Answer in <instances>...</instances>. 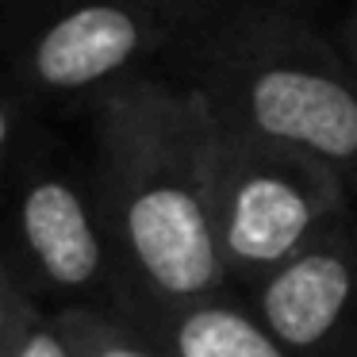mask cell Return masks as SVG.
Instances as JSON below:
<instances>
[{"mask_svg":"<svg viewBox=\"0 0 357 357\" xmlns=\"http://www.w3.org/2000/svg\"><path fill=\"white\" fill-rule=\"evenodd\" d=\"M8 246L4 261L50 311L127 307V273L112 242L93 165L39 135L4 169Z\"/></svg>","mask_w":357,"mask_h":357,"instance_id":"5","label":"cell"},{"mask_svg":"<svg viewBox=\"0 0 357 357\" xmlns=\"http://www.w3.org/2000/svg\"><path fill=\"white\" fill-rule=\"evenodd\" d=\"M119 319L146 334L162 357H296L234 288L200 300L139 307Z\"/></svg>","mask_w":357,"mask_h":357,"instance_id":"7","label":"cell"},{"mask_svg":"<svg viewBox=\"0 0 357 357\" xmlns=\"http://www.w3.org/2000/svg\"><path fill=\"white\" fill-rule=\"evenodd\" d=\"M165 4H173V8H181L185 16H192L196 24H204V20H211L219 8H223L227 0H165Z\"/></svg>","mask_w":357,"mask_h":357,"instance_id":"10","label":"cell"},{"mask_svg":"<svg viewBox=\"0 0 357 357\" xmlns=\"http://www.w3.org/2000/svg\"><path fill=\"white\" fill-rule=\"evenodd\" d=\"M280 4H296V8H303V4H307V0H280Z\"/></svg>","mask_w":357,"mask_h":357,"instance_id":"12","label":"cell"},{"mask_svg":"<svg viewBox=\"0 0 357 357\" xmlns=\"http://www.w3.org/2000/svg\"><path fill=\"white\" fill-rule=\"evenodd\" d=\"M196 20L165 0H8L4 85L39 112L85 104L127 81L196 31Z\"/></svg>","mask_w":357,"mask_h":357,"instance_id":"4","label":"cell"},{"mask_svg":"<svg viewBox=\"0 0 357 357\" xmlns=\"http://www.w3.org/2000/svg\"><path fill=\"white\" fill-rule=\"evenodd\" d=\"M238 296L296 357H357V204Z\"/></svg>","mask_w":357,"mask_h":357,"instance_id":"6","label":"cell"},{"mask_svg":"<svg viewBox=\"0 0 357 357\" xmlns=\"http://www.w3.org/2000/svg\"><path fill=\"white\" fill-rule=\"evenodd\" d=\"M0 357H77L58 315L8 265H0Z\"/></svg>","mask_w":357,"mask_h":357,"instance_id":"8","label":"cell"},{"mask_svg":"<svg viewBox=\"0 0 357 357\" xmlns=\"http://www.w3.org/2000/svg\"><path fill=\"white\" fill-rule=\"evenodd\" d=\"M62 334L73 342L77 357H162V349L135 331L127 319L96 307H62L54 311Z\"/></svg>","mask_w":357,"mask_h":357,"instance_id":"9","label":"cell"},{"mask_svg":"<svg viewBox=\"0 0 357 357\" xmlns=\"http://www.w3.org/2000/svg\"><path fill=\"white\" fill-rule=\"evenodd\" d=\"M338 43L346 47V54L357 62V0L349 4V12L342 16V24H338Z\"/></svg>","mask_w":357,"mask_h":357,"instance_id":"11","label":"cell"},{"mask_svg":"<svg viewBox=\"0 0 357 357\" xmlns=\"http://www.w3.org/2000/svg\"><path fill=\"white\" fill-rule=\"evenodd\" d=\"M181 81L242 131L342 173L357 196V62L280 0H227L181 43Z\"/></svg>","mask_w":357,"mask_h":357,"instance_id":"2","label":"cell"},{"mask_svg":"<svg viewBox=\"0 0 357 357\" xmlns=\"http://www.w3.org/2000/svg\"><path fill=\"white\" fill-rule=\"evenodd\" d=\"M204 154L211 227L234 292L284 265L357 204L354 188L326 162L242 131L208 104Z\"/></svg>","mask_w":357,"mask_h":357,"instance_id":"3","label":"cell"},{"mask_svg":"<svg viewBox=\"0 0 357 357\" xmlns=\"http://www.w3.org/2000/svg\"><path fill=\"white\" fill-rule=\"evenodd\" d=\"M89 116V165L131 292L119 315L231 288L211 227L196 89L142 73L100 96Z\"/></svg>","mask_w":357,"mask_h":357,"instance_id":"1","label":"cell"}]
</instances>
